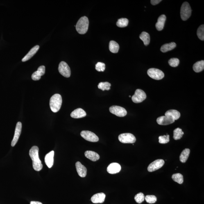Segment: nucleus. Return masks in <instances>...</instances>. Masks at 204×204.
<instances>
[{
	"instance_id": "473e14b6",
	"label": "nucleus",
	"mask_w": 204,
	"mask_h": 204,
	"mask_svg": "<svg viewBox=\"0 0 204 204\" xmlns=\"http://www.w3.org/2000/svg\"><path fill=\"white\" fill-rule=\"evenodd\" d=\"M144 199L148 203L150 204L154 203L157 201L156 197L153 195H147L145 197Z\"/></svg>"
},
{
	"instance_id": "2f4dec72",
	"label": "nucleus",
	"mask_w": 204,
	"mask_h": 204,
	"mask_svg": "<svg viewBox=\"0 0 204 204\" xmlns=\"http://www.w3.org/2000/svg\"><path fill=\"white\" fill-rule=\"evenodd\" d=\"M197 35L200 40H204V26L202 25L199 27L197 31Z\"/></svg>"
},
{
	"instance_id": "a211bd4d",
	"label": "nucleus",
	"mask_w": 204,
	"mask_h": 204,
	"mask_svg": "<svg viewBox=\"0 0 204 204\" xmlns=\"http://www.w3.org/2000/svg\"><path fill=\"white\" fill-rule=\"evenodd\" d=\"M54 151H52L46 154L45 157V162L48 167L51 168L53 165Z\"/></svg>"
},
{
	"instance_id": "cd10ccee",
	"label": "nucleus",
	"mask_w": 204,
	"mask_h": 204,
	"mask_svg": "<svg viewBox=\"0 0 204 204\" xmlns=\"http://www.w3.org/2000/svg\"><path fill=\"white\" fill-rule=\"evenodd\" d=\"M184 134V132L182 131V129L177 128L173 131V138L175 140H178L182 138Z\"/></svg>"
},
{
	"instance_id": "ea45409f",
	"label": "nucleus",
	"mask_w": 204,
	"mask_h": 204,
	"mask_svg": "<svg viewBox=\"0 0 204 204\" xmlns=\"http://www.w3.org/2000/svg\"><path fill=\"white\" fill-rule=\"evenodd\" d=\"M162 1V0H152L151 1V2L152 5H155L158 4L159 3Z\"/></svg>"
},
{
	"instance_id": "7ed1b4c3",
	"label": "nucleus",
	"mask_w": 204,
	"mask_h": 204,
	"mask_svg": "<svg viewBox=\"0 0 204 204\" xmlns=\"http://www.w3.org/2000/svg\"><path fill=\"white\" fill-rule=\"evenodd\" d=\"M89 21L87 17H82L77 23L76 28L78 33L81 35L85 34L88 29Z\"/></svg>"
},
{
	"instance_id": "6ab92c4d",
	"label": "nucleus",
	"mask_w": 204,
	"mask_h": 204,
	"mask_svg": "<svg viewBox=\"0 0 204 204\" xmlns=\"http://www.w3.org/2000/svg\"><path fill=\"white\" fill-rule=\"evenodd\" d=\"M85 156L89 160L96 162V161L99 160L100 156L98 154L94 151H87L85 153Z\"/></svg>"
},
{
	"instance_id": "393cba45",
	"label": "nucleus",
	"mask_w": 204,
	"mask_h": 204,
	"mask_svg": "<svg viewBox=\"0 0 204 204\" xmlns=\"http://www.w3.org/2000/svg\"><path fill=\"white\" fill-rule=\"evenodd\" d=\"M190 150L189 148H185L182 152L180 157V162L182 163H185L189 157Z\"/></svg>"
},
{
	"instance_id": "f8f14e48",
	"label": "nucleus",
	"mask_w": 204,
	"mask_h": 204,
	"mask_svg": "<svg viewBox=\"0 0 204 204\" xmlns=\"http://www.w3.org/2000/svg\"><path fill=\"white\" fill-rule=\"evenodd\" d=\"M22 123L20 122H18L16 126L15 134H14L13 138L12 141L11 145L12 147L15 146L18 141L21 131H22Z\"/></svg>"
},
{
	"instance_id": "423d86ee",
	"label": "nucleus",
	"mask_w": 204,
	"mask_h": 204,
	"mask_svg": "<svg viewBox=\"0 0 204 204\" xmlns=\"http://www.w3.org/2000/svg\"><path fill=\"white\" fill-rule=\"evenodd\" d=\"M148 74L151 78L157 80H162L164 76V73L162 71L155 68L148 69Z\"/></svg>"
},
{
	"instance_id": "f03ea898",
	"label": "nucleus",
	"mask_w": 204,
	"mask_h": 204,
	"mask_svg": "<svg viewBox=\"0 0 204 204\" xmlns=\"http://www.w3.org/2000/svg\"><path fill=\"white\" fill-rule=\"evenodd\" d=\"M62 104L61 96L59 94L54 95L50 100V106L53 112L56 113L60 109Z\"/></svg>"
},
{
	"instance_id": "0eeeda50",
	"label": "nucleus",
	"mask_w": 204,
	"mask_h": 204,
	"mask_svg": "<svg viewBox=\"0 0 204 204\" xmlns=\"http://www.w3.org/2000/svg\"><path fill=\"white\" fill-rule=\"evenodd\" d=\"M146 98V95L144 91L138 89L135 91V94L132 96V100L134 103H139L144 101Z\"/></svg>"
},
{
	"instance_id": "5701e85b",
	"label": "nucleus",
	"mask_w": 204,
	"mask_h": 204,
	"mask_svg": "<svg viewBox=\"0 0 204 204\" xmlns=\"http://www.w3.org/2000/svg\"><path fill=\"white\" fill-rule=\"evenodd\" d=\"M176 46V44L174 42H172L163 45L161 47L160 50L162 52L165 53L175 49Z\"/></svg>"
},
{
	"instance_id": "9b49d317",
	"label": "nucleus",
	"mask_w": 204,
	"mask_h": 204,
	"mask_svg": "<svg viewBox=\"0 0 204 204\" xmlns=\"http://www.w3.org/2000/svg\"><path fill=\"white\" fill-rule=\"evenodd\" d=\"M164 161L162 159H158L151 163L148 166V170L149 172L156 171L160 169L164 165Z\"/></svg>"
},
{
	"instance_id": "6e6552de",
	"label": "nucleus",
	"mask_w": 204,
	"mask_h": 204,
	"mask_svg": "<svg viewBox=\"0 0 204 204\" xmlns=\"http://www.w3.org/2000/svg\"><path fill=\"white\" fill-rule=\"evenodd\" d=\"M58 70L60 74L65 77L69 78L70 76V68L65 62H61L59 64Z\"/></svg>"
},
{
	"instance_id": "9d476101",
	"label": "nucleus",
	"mask_w": 204,
	"mask_h": 204,
	"mask_svg": "<svg viewBox=\"0 0 204 204\" xmlns=\"http://www.w3.org/2000/svg\"><path fill=\"white\" fill-rule=\"evenodd\" d=\"M109 111L112 114L119 117H124L127 114V111L124 108L117 105H113L110 107Z\"/></svg>"
},
{
	"instance_id": "4be33fe9",
	"label": "nucleus",
	"mask_w": 204,
	"mask_h": 204,
	"mask_svg": "<svg viewBox=\"0 0 204 204\" xmlns=\"http://www.w3.org/2000/svg\"><path fill=\"white\" fill-rule=\"evenodd\" d=\"M165 116L171 117L175 121L179 119L180 117V114L177 110H170L165 113Z\"/></svg>"
},
{
	"instance_id": "20e7f679",
	"label": "nucleus",
	"mask_w": 204,
	"mask_h": 204,
	"mask_svg": "<svg viewBox=\"0 0 204 204\" xmlns=\"http://www.w3.org/2000/svg\"><path fill=\"white\" fill-rule=\"evenodd\" d=\"M191 10L189 3L187 2H185L182 4L181 8L180 15L181 17L182 20L187 21L188 19L191 15Z\"/></svg>"
},
{
	"instance_id": "4c0bfd02",
	"label": "nucleus",
	"mask_w": 204,
	"mask_h": 204,
	"mask_svg": "<svg viewBox=\"0 0 204 204\" xmlns=\"http://www.w3.org/2000/svg\"><path fill=\"white\" fill-rule=\"evenodd\" d=\"M46 68L44 66H41L37 69V73L40 75L41 76L44 75L45 73Z\"/></svg>"
},
{
	"instance_id": "f3484780",
	"label": "nucleus",
	"mask_w": 204,
	"mask_h": 204,
	"mask_svg": "<svg viewBox=\"0 0 204 204\" xmlns=\"http://www.w3.org/2000/svg\"><path fill=\"white\" fill-rule=\"evenodd\" d=\"M71 117L74 119H80L85 117L86 113L81 108H78L73 111L70 114Z\"/></svg>"
},
{
	"instance_id": "58836bf2",
	"label": "nucleus",
	"mask_w": 204,
	"mask_h": 204,
	"mask_svg": "<svg viewBox=\"0 0 204 204\" xmlns=\"http://www.w3.org/2000/svg\"><path fill=\"white\" fill-rule=\"evenodd\" d=\"M41 76L39 75L38 73H37V71H35V72L33 73V74L32 75V80H38L40 79L41 78Z\"/></svg>"
},
{
	"instance_id": "c756f323",
	"label": "nucleus",
	"mask_w": 204,
	"mask_h": 204,
	"mask_svg": "<svg viewBox=\"0 0 204 204\" xmlns=\"http://www.w3.org/2000/svg\"><path fill=\"white\" fill-rule=\"evenodd\" d=\"M111 86V85L108 82H101L98 84V88L103 91L109 90H110Z\"/></svg>"
},
{
	"instance_id": "c9c22d12",
	"label": "nucleus",
	"mask_w": 204,
	"mask_h": 204,
	"mask_svg": "<svg viewBox=\"0 0 204 204\" xmlns=\"http://www.w3.org/2000/svg\"><path fill=\"white\" fill-rule=\"evenodd\" d=\"M180 61L178 59L173 58L170 59L168 61L169 65L172 67H176L179 64Z\"/></svg>"
},
{
	"instance_id": "aec40b11",
	"label": "nucleus",
	"mask_w": 204,
	"mask_h": 204,
	"mask_svg": "<svg viewBox=\"0 0 204 204\" xmlns=\"http://www.w3.org/2000/svg\"><path fill=\"white\" fill-rule=\"evenodd\" d=\"M166 17L165 15H163L158 17V21L156 24V28L158 31H161L163 29Z\"/></svg>"
},
{
	"instance_id": "412c9836",
	"label": "nucleus",
	"mask_w": 204,
	"mask_h": 204,
	"mask_svg": "<svg viewBox=\"0 0 204 204\" xmlns=\"http://www.w3.org/2000/svg\"><path fill=\"white\" fill-rule=\"evenodd\" d=\"M39 46H36L33 47L32 49L30 50L29 52H28L27 55L25 56L24 58L22 59V62H26L31 59L34 55L37 52V51L39 49Z\"/></svg>"
},
{
	"instance_id": "b1692460",
	"label": "nucleus",
	"mask_w": 204,
	"mask_h": 204,
	"mask_svg": "<svg viewBox=\"0 0 204 204\" xmlns=\"http://www.w3.org/2000/svg\"><path fill=\"white\" fill-rule=\"evenodd\" d=\"M193 69L195 72L199 73L204 69V61L202 60L196 62L193 66Z\"/></svg>"
},
{
	"instance_id": "dca6fc26",
	"label": "nucleus",
	"mask_w": 204,
	"mask_h": 204,
	"mask_svg": "<svg viewBox=\"0 0 204 204\" xmlns=\"http://www.w3.org/2000/svg\"><path fill=\"white\" fill-rule=\"evenodd\" d=\"M105 195L104 193L95 194L91 198V201L94 203H102L104 202Z\"/></svg>"
},
{
	"instance_id": "c85d7f7f",
	"label": "nucleus",
	"mask_w": 204,
	"mask_h": 204,
	"mask_svg": "<svg viewBox=\"0 0 204 204\" xmlns=\"http://www.w3.org/2000/svg\"><path fill=\"white\" fill-rule=\"evenodd\" d=\"M172 179L174 182H177L178 184H182L183 182V177L180 173H175L172 177Z\"/></svg>"
},
{
	"instance_id": "f257e3e1",
	"label": "nucleus",
	"mask_w": 204,
	"mask_h": 204,
	"mask_svg": "<svg viewBox=\"0 0 204 204\" xmlns=\"http://www.w3.org/2000/svg\"><path fill=\"white\" fill-rule=\"evenodd\" d=\"M29 155L33 162V167L36 171L41 170L43 165L39 156V148L36 146L32 147L30 150Z\"/></svg>"
},
{
	"instance_id": "4468645a",
	"label": "nucleus",
	"mask_w": 204,
	"mask_h": 204,
	"mask_svg": "<svg viewBox=\"0 0 204 204\" xmlns=\"http://www.w3.org/2000/svg\"><path fill=\"white\" fill-rule=\"evenodd\" d=\"M121 170L120 165L117 163H112L107 168V171L108 172L112 174L119 172Z\"/></svg>"
},
{
	"instance_id": "ddd939ff",
	"label": "nucleus",
	"mask_w": 204,
	"mask_h": 204,
	"mask_svg": "<svg viewBox=\"0 0 204 204\" xmlns=\"http://www.w3.org/2000/svg\"><path fill=\"white\" fill-rule=\"evenodd\" d=\"M174 121V120L171 118L166 116H161L157 119V123L158 124L163 126L172 124Z\"/></svg>"
},
{
	"instance_id": "a878e982",
	"label": "nucleus",
	"mask_w": 204,
	"mask_h": 204,
	"mask_svg": "<svg viewBox=\"0 0 204 204\" xmlns=\"http://www.w3.org/2000/svg\"><path fill=\"white\" fill-rule=\"evenodd\" d=\"M119 46L117 43L114 41H111L109 44V49L112 53H117L119 51Z\"/></svg>"
},
{
	"instance_id": "79ce46f5",
	"label": "nucleus",
	"mask_w": 204,
	"mask_h": 204,
	"mask_svg": "<svg viewBox=\"0 0 204 204\" xmlns=\"http://www.w3.org/2000/svg\"><path fill=\"white\" fill-rule=\"evenodd\" d=\"M129 97H131V96H130V95L129 96Z\"/></svg>"
},
{
	"instance_id": "e433bc0d",
	"label": "nucleus",
	"mask_w": 204,
	"mask_h": 204,
	"mask_svg": "<svg viewBox=\"0 0 204 204\" xmlns=\"http://www.w3.org/2000/svg\"><path fill=\"white\" fill-rule=\"evenodd\" d=\"M105 64L103 62H98L96 64L95 69L98 71H104L105 70Z\"/></svg>"
},
{
	"instance_id": "f704fd0d",
	"label": "nucleus",
	"mask_w": 204,
	"mask_h": 204,
	"mask_svg": "<svg viewBox=\"0 0 204 204\" xmlns=\"http://www.w3.org/2000/svg\"><path fill=\"white\" fill-rule=\"evenodd\" d=\"M158 139L159 142L160 143L162 144H166L169 141V135H167L160 136L159 137Z\"/></svg>"
},
{
	"instance_id": "39448f33",
	"label": "nucleus",
	"mask_w": 204,
	"mask_h": 204,
	"mask_svg": "<svg viewBox=\"0 0 204 204\" xmlns=\"http://www.w3.org/2000/svg\"><path fill=\"white\" fill-rule=\"evenodd\" d=\"M120 142L123 143H134L136 142V138L135 136L130 133H124L120 134L119 136Z\"/></svg>"
},
{
	"instance_id": "1a4fd4ad",
	"label": "nucleus",
	"mask_w": 204,
	"mask_h": 204,
	"mask_svg": "<svg viewBox=\"0 0 204 204\" xmlns=\"http://www.w3.org/2000/svg\"><path fill=\"white\" fill-rule=\"evenodd\" d=\"M80 135L86 140L92 142H96L99 141V138L95 134L88 130H83L80 132Z\"/></svg>"
},
{
	"instance_id": "7c9ffc66",
	"label": "nucleus",
	"mask_w": 204,
	"mask_h": 204,
	"mask_svg": "<svg viewBox=\"0 0 204 204\" xmlns=\"http://www.w3.org/2000/svg\"><path fill=\"white\" fill-rule=\"evenodd\" d=\"M129 23L128 19L122 18L119 19L117 22V25L119 27L123 28L128 26Z\"/></svg>"
},
{
	"instance_id": "bb28decb",
	"label": "nucleus",
	"mask_w": 204,
	"mask_h": 204,
	"mask_svg": "<svg viewBox=\"0 0 204 204\" xmlns=\"http://www.w3.org/2000/svg\"><path fill=\"white\" fill-rule=\"evenodd\" d=\"M139 38L144 42L145 46H147L149 44L150 37L149 34L146 32H142L139 35Z\"/></svg>"
},
{
	"instance_id": "2eb2a0df",
	"label": "nucleus",
	"mask_w": 204,
	"mask_h": 204,
	"mask_svg": "<svg viewBox=\"0 0 204 204\" xmlns=\"http://www.w3.org/2000/svg\"><path fill=\"white\" fill-rule=\"evenodd\" d=\"M76 168L77 172L79 176L81 177H85L87 175V169L85 166L80 162L76 163Z\"/></svg>"
},
{
	"instance_id": "72a5a7b5",
	"label": "nucleus",
	"mask_w": 204,
	"mask_h": 204,
	"mask_svg": "<svg viewBox=\"0 0 204 204\" xmlns=\"http://www.w3.org/2000/svg\"><path fill=\"white\" fill-rule=\"evenodd\" d=\"M144 194L140 192L136 195L134 199L137 203L140 204L144 201Z\"/></svg>"
},
{
	"instance_id": "a19ab883",
	"label": "nucleus",
	"mask_w": 204,
	"mask_h": 204,
	"mask_svg": "<svg viewBox=\"0 0 204 204\" xmlns=\"http://www.w3.org/2000/svg\"><path fill=\"white\" fill-rule=\"evenodd\" d=\"M30 204H42V203L39 202L32 201L30 202Z\"/></svg>"
}]
</instances>
